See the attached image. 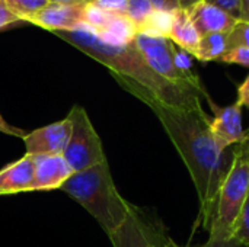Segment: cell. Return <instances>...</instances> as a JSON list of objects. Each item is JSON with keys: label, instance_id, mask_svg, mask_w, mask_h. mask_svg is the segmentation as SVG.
<instances>
[{"label": "cell", "instance_id": "cell-1", "mask_svg": "<svg viewBox=\"0 0 249 247\" xmlns=\"http://www.w3.org/2000/svg\"><path fill=\"white\" fill-rule=\"evenodd\" d=\"M146 105L155 112L182 157L198 195V221L210 231L219 191L231 166L226 165L225 151L220 150L212 134L210 116L204 109H181L158 102Z\"/></svg>", "mask_w": 249, "mask_h": 247}, {"label": "cell", "instance_id": "cell-2", "mask_svg": "<svg viewBox=\"0 0 249 247\" xmlns=\"http://www.w3.org/2000/svg\"><path fill=\"white\" fill-rule=\"evenodd\" d=\"M54 35L105 66L115 80L142 102H158L181 109H203L200 95L162 79L149 67L134 39L125 45H109L85 23L73 31L54 32Z\"/></svg>", "mask_w": 249, "mask_h": 247}, {"label": "cell", "instance_id": "cell-3", "mask_svg": "<svg viewBox=\"0 0 249 247\" xmlns=\"http://www.w3.org/2000/svg\"><path fill=\"white\" fill-rule=\"evenodd\" d=\"M60 191L80 204L108 236L125 221L133 208L118 192L108 162L73 173Z\"/></svg>", "mask_w": 249, "mask_h": 247}, {"label": "cell", "instance_id": "cell-4", "mask_svg": "<svg viewBox=\"0 0 249 247\" xmlns=\"http://www.w3.org/2000/svg\"><path fill=\"white\" fill-rule=\"evenodd\" d=\"M249 194V154L236 144L228 175L220 186L210 234L233 237V230Z\"/></svg>", "mask_w": 249, "mask_h": 247}, {"label": "cell", "instance_id": "cell-5", "mask_svg": "<svg viewBox=\"0 0 249 247\" xmlns=\"http://www.w3.org/2000/svg\"><path fill=\"white\" fill-rule=\"evenodd\" d=\"M67 116L71 121V132L63 157L73 172H82L107 162L102 141L93 124L90 122L86 109L76 105L71 108Z\"/></svg>", "mask_w": 249, "mask_h": 247}, {"label": "cell", "instance_id": "cell-6", "mask_svg": "<svg viewBox=\"0 0 249 247\" xmlns=\"http://www.w3.org/2000/svg\"><path fill=\"white\" fill-rule=\"evenodd\" d=\"M134 44L149 64V67L159 74L162 79L179 86L190 89L197 93L188 79L175 66V48L177 45L169 38H159V36H149L144 33H137L134 36ZM198 95V93H197Z\"/></svg>", "mask_w": 249, "mask_h": 247}, {"label": "cell", "instance_id": "cell-7", "mask_svg": "<svg viewBox=\"0 0 249 247\" xmlns=\"http://www.w3.org/2000/svg\"><path fill=\"white\" fill-rule=\"evenodd\" d=\"M108 237L114 247H156L168 239L160 226L134 205L125 221Z\"/></svg>", "mask_w": 249, "mask_h": 247}, {"label": "cell", "instance_id": "cell-8", "mask_svg": "<svg viewBox=\"0 0 249 247\" xmlns=\"http://www.w3.org/2000/svg\"><path fill=\"white\" fill-rule=\"evenodd\" d=\"M206 100L214 114L210 128L220 150L225 151L229 146L241 144L248 140V131L242 127V106L236 102L229 106H219L210 96H207Z\"/></svg>", "mask_w": 249, "mask_h": 247}, {"label": "cell", "instance_id": "cell-9", "mask_svg": "<svg viewBox=\"0 0 249 247\" xmlns=\"http://www.w3.org/2000/svg\"><path fill=\"white\" fill-rule=\"evenodd\" d=\"M71 132V121L66 116L61 121L48 124L25 134L23 144L31 156H63Z\"/></svg>", "mask_w": 249, "mask_h": 247}, {"label": "cell", "instance_id": "cell-10", "mask_svg": "<svg viewBox=\"0 0 249 247\" xmlns=\"http://www.w3.org/2000/svg\"><path fill=\"white\" fill-rule=\"evenodd\" d=\"M88 3H50L32 15L28 22L50 32L73 31L85 23Z\"/></svg>", "mask_w": 249, "mask_h": 247}, {"label": "cell", "instance_id": "cell-11", "mask_svg": "<svg viewBox=\"0 0 249 247\" xmlns=\"http://www.w3.org/2000/svg\"><path fill=\"white\" fill-rule=\"evenodd\" d=\"M185 10L201 36L209 33H229L239 20L206 0L197 1Z\"/></svg>", "mask_w": 249, "mask_h": 247}, {"label": "cell", "instance_id": "cell-12", "mask_svg": "<svg viewBox=\"0 0 249 247\" xmlns=\"http://www.w3.org/2000/svg\"><path fill=\"white\" fill-rule=\"evenodd\" d=\"M73 169L63 156H35L32 191H55L73 176Z\"/></svg>", "mask_w": 249, "mask_h": 247}, {"label": "cell", "instance_id": "cell-13", "mask_svg": "<svg viewBox=\"0 0 249 247\" xmlns=\"http://www.w3.org/2000/svg\"><path fill=\"white\" fill-rule=\"evenodd\" d=\"M35 179V156L25 154L0 169V195L31 192Z\"/></svg>", "mask_w": 249, "mask_h": 247}, {"label": "cell", "instance_id": "cell-14", "mask_svg": "<svg viewBox=\"0 0 249 247\" xmlns=\"http://www.w3.org/2000/svg\"><path fill=\"white\" fill-rule=\"evenodd\" d=\"M169 39L181 49L196 57L200 41H201V35L194 26L185 9H179L175 12V22L169 33Z\"/></svg>", "mask_w": 249, "mask_h": 247}, {"label": "cell", "instance_id": "cell-15", "mask_svg": "<svg viewBox=\"0 0 249 247\" xmlns=\"http://www.w3.org/2000/svg\"><path fill=\"white\" fill-rule=\"evenodd\" d=\"M96 35L109 45H125L133 42L137 28L127 15H112L107 26Z\"/></svg>", "mask_w": 249, "mask_h": 247}, {"label": "cell", "instance_id": "cell-16", "mask_svg": "<svg viewBox=\"0 0 249 247\" xmlns=\"http://www.w3.org/2000/svg\"><path fill=\"white\" fill-rule=\"evenodd\" d=\"M175 22V12L153 10L147 19L137 28V33H144L149 36L169 38Z\"/></svg>", "mask_w": 249, "mask_h": 247}, {"label": "cell", "instance_id": "cell-17", "mask_svg": "<svg viewBox=\"0 0 249 247\" xmlns=\"http://www.w3.org/2000/svg\"><path fill=\"white\" fill-rule=\"evenodd\" d=\"M228 35L229 33H209L201 36L196 58L207 61H219L228 51Z\"/></svg>", "mask_w": 249, "mask_h": 247}, {"label": "cell", "instance_id": "cell-18", "mask_svg": "<svg viewBox=\"0 0 249 247\" xmlns=\"http://www.w3.org/2000/svg\"><path fill=\"white\" fill-rule=\"evenodd\" d=\"M9 9L22 20L28 22V19L39 12L44 6L48 4V0H4Z\"/></svg>", "mask_w": 249, "mask_h": 247}, {"label": "cell", "instance_id": "cell-19", "mask_svg": "<svg viewBox=\"0 0 249 247\" xmlns=\"http://www.w3.org/2000/svg\"><path fill=\"white\" fill-rule=\"evenodd\" d=\"M111 16L112 15L107 13L99 6H96L93 1H90V3L86 4V10H85V25H88L96 33H99L107 26V23L111 19Z\"/></svg>", "mask_w": 249, "mask_h": 247}, {"label": "cell", "instance_id": "cell-20", "mask_svg": "<svg viewBox=\"0 0 249 247\" xmlns=\"http://www.w3.org/2000/svg\"><path fill=\"white\" fill-rule=\"evenodd\" d=\"M153 10L155 9L149 0H127V13L125 15L136 25V28H139Z\"/></svg>", "mask_w": 249, "mask_h": 247}, {"label": "cell", "instance_id": "cell-21", "mask_svg": "<svg viewBox=\"0 0 249 247\" xmlns=\"http://www.w3.org/2000/svg\"><path fill=\"white\" fill-rule=\"evenodd\" d=\"M233 237L238 242H241L244 246L249 247V194L244 202L239 218L236 221V226L233 230Z\"/></svg>", "mask_w": 249, "mask_h": 247}, {"label": "cell", "instance_id": "cell-22", "mask_svg": "<svg viewBox=\"0 0 249 247\" xmlns=\"http://www.w3.org/2000/svg\"><path fill=\"white\" fill-rule=\"evenodd\" d=\"M236 47H248L249 48V22L238 20L233 29L228 35V49Z\"/></svg>", "mask_w": 249, "mask_h": 247}, {"label": "cell", "instance_id": "cell-23", "mask_svg": "<svg viewBox=\"0 0 249 247\" xmlns=\"http://www.w3.org/2000/svg\"><path fill=\"white\" fill-rule=\"evenodd\" d=\"M219 61L226 64H238V66L249 67V48L248 47L231 48L223 54V57Z\"/></svg>", "mask_w": 249, "mask_h": 247}, {"label": "cell", "instance_id": "cell-24", "mask_svg": "<svg viewBox=\"0 0 249 247\" xmlns=\"http://www.w3.org/2000/svg\"><path fill=\"white\" fill-rule=\"evenodd\" d=\"M92 1L109 15L127 13V0H92Z\"/></svg>", "mask_w": 249, "mask_h": 247}, {"label": "cell", "instance_id": "cell-25", "mask_svg": "<svg viewBox=\"0 0 249 247\" xmlns=\"http://www.w3.org/2000/svg\"><path fill=\"white\" fill-rule=\"evenodd\" d=\"M206 1L223 9L225 12L241 20V0H206Z\"/></svg>", "mask_w": 249, "mask_h": 247}, {"label": "cell", "instance_id": "cell-26", "mask_svg": "<svg viewBox=\"0 0 249 247\" xmlns=\"http://www.w3.org/2000/svg\"><path fill=\"white\" fill-rule=\"evenodd\" d=\"M19 22H22V20L9 9L6 1L0 0V31L4 29V28H9L12 25H16Z\"/></svg>", "mask_w": 249, "mask_h": 247}, {"label": "cell", "instance_id": "cell-27", "mask_svg": "<svg viewBox=\"0 0 249 247\" xmlns=\"http://www.w3.org/2000/svg\"><path fill=\"white\" fill-rule=\"evenodd\" d=\"M206 247H247L241 242H238L235 237H222L216 234H210L209 242L206 243Z\"/></svg>", "mask_w": 249, "mask_h": 247}, {"label": "cell", "instance_id": "cell-28", "mask_svg": "<svg viewBox=\"0 0 249 247\" xmlns=\"http://www.w3.org/2000/svg\"><path fill=\"white\" fill-rule=\"evenodd\" d=\"M155 10H165V12H177L181 7L179 0H149Z\"/></svg>", "mask_w": 249, "mask_h": 247}, {"label": "cell", "instance_id": "cell-29", "mask_svg": "<svg viewBox=\"0 0 249 247\" xmlns=\"http://www.w3.org/2000/svg\"><path fill=\"white\" fill-rule=\"evenodd\" d=\"M0 132H3V134H6V135L18 137V138H23V137H25L23 130H20V128H18V127L10 125V124L3 118V115H1V114H0Z\"/></svg>", "mask_w": 249, "mask_h": 247}, {"label": "cell", "instance_id": "cell-30", "mask_svg": "<svg viewBox=\"0 0 249 247\" xmlns=\"http://www.w3.org/2000/svg\"><path fill=\"white\" fill-rule=\"evenodd\" d=\"M236 103L239 106H248L249 108V74L244 80V83L238 87V100Z\"/></svg>", "mask_w": 249, "mask_h": 247}, {"label": "cell", "instance_id": "cell-31", "mask_svg": "<svg viewBox=\"0 0 249 247\" xmlns=\"http://www.w3.org/2000/svg\"><path fill=\"white\" fill-rule=\"evenodd\" d=\"M241 20L249 22V0H241Z\"/></svg>", "mask_w": 249, "mask_h": 247}, {"label": "cell", "instance_id": "cell-32", "mask_svg": "<svg viewBox=\"0 0 249 247\" xmlns=\"http://www.w3.org/2000/svg\"><path fill=\"white\" fill-rule=\"evenodd\" d=\"M50 3H90L92 0H48Z\"/></svg>", "mask_w": 249, "mask_h": 247}, {"label": "cell", "instance_id": "cell-33", "mask_svg": "<svg viewBox=\"0 0 249 247\" xmlns=\"http://www.w3.org/2000/svg\"><path fill=\"white\" fill-rule=\"evenodd\" d=\"M156 247H179V246H177V245H175V243H174V242H172V240L168 237L166 240H163L160 245H158ZM203 247H206V246H203Z\"/></svg>", "mask_w": 249, "mask_h": 247}, {"label": "cell", "instance_id": "cell-34", "mask_svg": "<svg viewBox=\"0 0 249 247\" xmlns=\"http://www.w3.org/2000/svg\"><path fill=\"white\" fill-rule=\"evenodd\" d=\"M179 1H181V7H182V9H188L190 6L196 4V3L200 1V0H179Z\"/></svg>", "mask_w": 249, "mask_h": 247}, {"label": "cell", "instance_id": "cell-35", "mask_svg": "<svg viewBox=\"0 0 249 247\" xmlns=\"http://www.w3.org/2000/svg\"><path fill=\"white\" fill-rule=\"evenodd\" d=\"M241 144H242V147H244V148L247 150V153H248V154H249V138H248V140H247V141L241 143Z\"/></svg>", "mask_w": 249, "mask_h": 247}, {"label": "cell", "instance_id": "cell-36", "mask_svg": "<svg viewBox=\"0 0 249 247\" xmlns=\"http://www.w3.org/2000/svg\"><path fill=\"white\" fill-rule=\"evenodd\" d=\"M247 131H248V138H249V130H247Z\"/></svg>", "mask_w": 249, "mask_h": 247}]
</instances>
